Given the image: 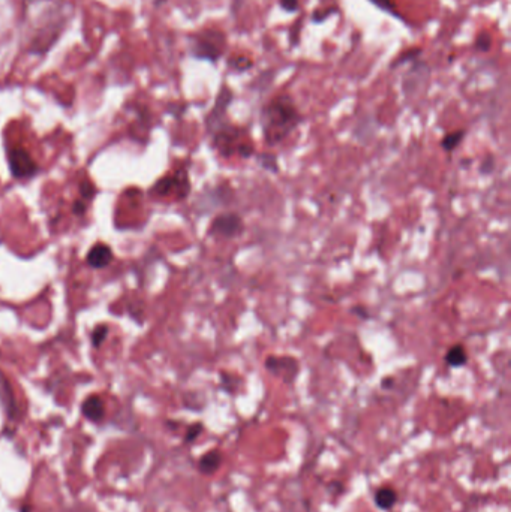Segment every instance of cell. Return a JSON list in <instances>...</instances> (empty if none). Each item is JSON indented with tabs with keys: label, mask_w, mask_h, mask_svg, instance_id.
<instances>
[{
	"label": "cell",
	"mask_w": 511,
	"mask_h": 512,
	"mask_svg": "<svg viewBox=\"0 0 511 512\" xmlns=\"http://www.w3.org/2000/svg\"><path fill=\"white\" fill-rule=\"evenodd\" d=\"M264 367L270 375L291 385L300 373V363L291 355H269L264 361Z\"/></svg>",
	"instance_id": "8992f818"
},
{
	"label": "cell",
	"mask_w": 511,
	"mask_h": 512,
	"mask_svg": "<svg viewBox=\"0 0 511 512\" xmlns=\"http://www.w3.org/2000/svg\"><path fill=\"white\" fill-rule=\"evenodd\" d=\"M495 167V159L494 156H489V158H486L485 161L482 162V165H480V173L482 174H492L494 173Z\"/></svg>",
	"instance_id": "484cf974"
},
{
	"label": "cell",
	"mask_w": 511,
	"mask_h": 512,
	"mask_svg": "<svg viewBox=\"0 0 511 512\" xmlns=\"http://www.w3.org/2000/svg\"><path fill=\"white\" fill-rule=\"evenodd\" d=\"M81 411L87 420L99 423L105 415L104 402L98 396H90L81 406Z\"/></svg>",
	"instance_id": "4fadbf2b"
},
{
	"label": "cell",
	"mask_w": 511,
	"mask_h": 512,
	"mask_svg": "<svg viewBox=\"0 0 511 512\" xmlns=\"http://www.w3.org/2000/svg\"><path fill=\"white\" fill-rule=\"evenodd\" d=\"M108 328L105 325H101V327H96L95 331L92 334V342L95 346H101L102 342H104L105 337H107Z\"/></svg>",
	"instance_id": "cb8c5ba5"
},
{
	"label": "cell",
	"mask_w": 511,
	"mask_h": 512,
	"mask_svg": "<svg viewBox=\"0 0 511 512\" xmlns=\"http://www.w3.org/2000/svg\"><path fill=\"white\" fill-rule=\"evenodd\" d=\"M351 312H353L354 315L359 316V318L363 319V321H366V319L371 318V316H369L368 310H366L365 307L362 306L354 307V309H351Z\"/></svg>",
	"instance_id": "f546056e"
},
{
	"label": "cell",
	"mask_w": 511,
	"mask_h": 512,
	"mask_svg": "<svg viewBox=\"0 0 511 512\" xmlns=\"http://www.w3.org/2000/svg\"><path fill=\"white\" fill-rule=\"evenodd\" d=\"M222 390L228 394H234L237 390V384H242V379L228 373H221Z\"/></svg>",
	"instance_id": "d6986e66"
},
{
	"label": "cell",
	"mask_w": 511,
	"mask_h": 512,
	"mask_svg": "<svg viewBox=\"0 0 511 512\" xmlns=\"http://www.w3.org/2000/svg\"><path fill=\"white\" fill-rule=\"evenodd\" d=\"M224 42L225 38L221 32L206 30V32L192 38V56L200 60L218 62L221 59L222 53H224Z\"/></svg>",
	"instance_id": "277c9868"
},
{
	"label": "cell",
	"mask_w": 511,
	"mask_h": 512,
	"mask_svg": "<svg viewBox=\"0 0 511 512\" xmlns=\"http://www.w3.org/2000/svg\"><path fill=\"white\" fill-rule=\"evenodd\" d=\"M203 424L195 423L194 426L189 427L188 432H186L185 442L186 444H192V442L197 441L198 436L203 433Z\"/></svg>",
	"instance_id": "ffe728a7"
},
{
	"label": "cell",
	"mask_w": 511,
	"mask_h": 512,
	"mask_svg": "<svg viewBox=\"0 0 511 512\" xmlns=\"http://www.w3.org/2000/svg\"><path fill=\"white\" fill-rule=\"evenodd\" d=\"M222 462H224V456H222L221 451H207V453L201 457L200 462H198V471L209 477V475L216 474V472L221 469Z\"/></svg>",
	"instance_id": "30bf717a"
},
{
	"label": "cell",
	"mask_w": 511,
	"mask_h": 512,
	"mask_svg": "<svg viewBox=\"0 0 511 512\" xmlns=\"http://www.w3.org/2000/svg\"><path fill=\"white\" fill-rule=\"evenodd\" d=\"M393 384H395V379L386 378L383 379V382H381V387H383L384 390H390V387H393Z\"/></svg>",
	"instance_id": "1f68e13d"
},
{
	"label": "cell",
	"mask_w": 511,
	"mask_h": 512,
	"mask_svg": "<svg viewBox=\"0 0 511 512\" xmlns=\"http://www.w3.org/2000/svg\"><path fill=\"white\" fill-rule=\"evenodd\" d=\"M468 360H470V357H468L467 348L461 343L453 345L444 357V361L450 369H462V367L467 366Z\"/></svg>",
	"instance_id": "9a60e30c"
},
{
	"label": "cell",
	"mask_w": 511,
	"mask_h": 512,
	"mask_svg": "<svg viewBox=\"0 0 511 512\" xmlns=\"http://www.w3.org/2000/svg\"><path fill=\"white\" fill-rule=\"evenodd\" d=\"M281 8L287 12H296L299 9V0H281Z\"/></svg>",
	"instance_id": "f1b7e54d"
},
{
	"label": "cell",
	"mask_w": 511,
	"mask_h": 512,
	"mask_svg": "<svg viewBox=\"0 0 511 512\" xmlns=\"http://www.w3.org/2000/svg\"><path fill=\"white\" fill-rule=\"evenodd\" d=\"M338 12V9H327V12H324V14H321L320 11L315 12L314 15H312V20L315 21V23H323L324 20H326L327 17H330V15L336 14Z\"/></svg>",
	"instance_id": "83f0119b"
},
{
	"label": "cell",
	"mask_w": 511,
	"mask_h": 512,
	"mask_svg": "<svg viewBox=\"0 0 511 512\" xmlns=\"http://www.w3.org/2000/svg\"><path fill=\"white\" fill-rule=\"evenodd\" d=\"M8 161L12 176L15 179H29V177L35 176L36 171H38L32 156L21 147L9 150Z\"/></svg>",
	"instance_id": "ba28073f"
},
{
	"label": "cell",
	"mask_w": 511,
	"mask_h": 512,
	"mask_svg": "<svg viewBox=\"0 0 511 512\" xmlns=\"http://www.w3.org/2000/svg\"><path fill=\"white\" fill-rule=\"evenodd\" d=\"M113 259V252L108 246L96 245L90 249L89 255H87V264L92 268H104L110 264Z\"/></svg>",
	"instance_id": "7c38bea8"
},
{
	"label": "cell",
	"mask_w": 511,
	"mask_h": 512,
	"mask_svg": "<svg viewBox=\"0 0 511 512\" xmlns=\"http://www.w3.org/2000/svg\"><path fill=\"white\" fill-rule=\"evenodd\" d=\"M369 2L374 3V5H377L378 8L384 9V11L389 12V14H392L393 17L401 18V15L396 14L395 8H393L392 3H387L386 0H369Z\"/></svg>",
	"instance_id": "4316f807"
},
{
	"label": "cell",
	"mask_w": 511,
	"mask_h": 512,
	"mask_svg": "<svg viewBox=\"0 0 511 512\" xmlns=\"http://www.w3.org/2000/svg\"><path fill=\"white\" fill-rule=\"evenodd\" d=\"M422 54V50L420 48H416V50L407 51V53L402 54L395 63H393L392 68H396V66L402 65V63L410 62V60H417V57Z\"/></svg>",
	"instance_id": "7402d4cb"
},
{
	"label": "cell",
	"mask_w": 511,
	"mask_h": 512,
	"mask_svg": "<svg viewBox=\"0 0 511 512\" xmlns=\"http://www.w3.org/2000/svg\"><path fill=\"white\" fill-rule=\"evenodd\" d=\"M233 99V92H231L227 86L222 87L218 98H216L215 107H213V110L210 111L209 116H207L206 125L209 134H212L216 129L221 128L222 125L227 123V111Z\"/></svg>",
	"instance_id": "9c48e42d"
},
{
	"label": "cell",
	"mask_w": 511,
	"mask_h": 512,
	"mask_svg": "<svg viewBox=\"0 0 511 512\" xmlns=\"http://www.w3.org/2000/svg\"><path fill=\"white\" fill-rule=\"evenodd\" d=\"M74 213L75 215H84V212H86V206H84L83 201H77V203L74 204Z\"/></svg>",
	"instance_id": "4dcf8cb0"
},
{
	"label": "cell",
	"mask_w": 511,
	"mask_h": 512,
	"mask_svg": "<svg viewBox=\"0 0 511 512\" xmlns=\"http://www.w3.org/2000/svg\"><path fill=\"white\" fill-rule=\"evenodd\" d=\"M257 162L263 170L269 171L272 174L279 173L278 156L272 152H263L257 155Z\"/></svg>",
	"instance_id": "ac0fdd59"
},
{
	"label": "cell",
	"mask_w": 511,
	"mask_h": 512,
	"mask_svg": "<svg viewBox=\"0 0 511 512\" xmlns=\"http://www.w3.org/2000/svg\"><path fill=\"white\" fill-rule=\"evenodd\" d=\"M491 47H492V36L489 35V33H482V35H480L476 41L477 50L483 51V53H486V51L491 50Z\"/></svg>",
	"instance_id": "44dd1931"
},
{
	"label": "cell",
	"mask_w": 511,
	"mask_h": 512,
	"mask_svg": "<svg viewBox=\"0 0 511 512\" xmlns=\"http://www.w3.org/2000/svg\"><path fill=\"white\" fill-rule=\"evenodd\" d=\"M300 123L302 116L291 96H278L261 110V131L269 147L279 146L282 141L287 140L299 128Z\"/></svg>",
	"instance_id": "7a4b0ae2"
},
{
	"label": "cell",
	"mask_w": 511,
	"mask_h": 512,
	"mask_svg": "<svg viewBox=\"0 0 511 512\" xmlns=\"http://www.w3.org/2000/svg\"><path fill=\"white\" fill-rule=\"evenodd\" d=\"M245 233V222L239 213L224 212L215 216L209 227V236L218 240L239 239Z\"/></svg>",
	"instance_id": "5b68a950"
},
{
	"label": "cell",
	"mask_w": 511,
	"mask_h": 512,
	"mask_svg": "<svg viewBox=\"0 0 511 512\" xmlns=\"http://www.w3.org/2000/svg\"><path fill=\"white\" fill-rule=\"evenodd\" d=\"M189 192H191V183L185 170L177 171L173 176L164 177L153 188V194H158L159 197H168L173 194L176 195L177 200H185Z\"/></svg>",
	"instance_id": "52a82bcc"
},
{
	"label": "cell",
	"mask_w": 511,
	"mask_h": 512,
	"mask_svg": "<svg viewBox=\"0 0 511 512\" xmlns=\"http://www.w3.org/2000/svg\"><path fill=\"white\" fill-rule=\"evenodd\" d=\"M429 78V68L425 65V63H416V65L411 68V71L408 72L407 77H405L404 89L405 93L413 92L414 87L419 86V84H425Z\"/></svg>",
	"instance_id": "8fae6325"
},
{
	"label": "cell",
	"mask_w": 511,
	"mask_h": 512,
	"mask_svg": "<svg viewBox=\"0 0 511 512\" xmlns=\"http://www.w3.org/2000/svg\"><path fill=\"white\" fill-rule=\"evenodd\" d=\"M398 493L390 487H381L374 493V504L378 510L392 511L398 504Z\"/></svg>",
	"instance_id": "5bb4252c"
},
{
	"label": "cell",
	"mask_w": 511,
	"mask_h": 512,
	"mask_svg": "<svg viewBox=\"0 0 511 512\" xmlns=\"http://www.w3.org/2000/svg\"><path fill=\"white\" fill-rule=\"evenodd\" d=\"M465 135H467V132L462 131V129L461 131L450 132V134H447L446 137L443 138V141H441V147H443L444 152H456L458 147L461 146L462 141L465 140Z\"/></svg>",
	"instance_id": "e0dca14e"
},
{
	"label": "cell",
	"mask_w": 511,
	"mask_h": 512,
	"mask_svg": "<svg viewBox=\"0 0 511 512\" xmlns=\"http://www.w3.org/2000/svg\"><path fill=\"white\" fill-rule=\"evenodd\" d=\"M80 192L81 197L84 198V200H92L93 197H95L96 189L93 188L92 183L90 182H83L80 186Z\"/></svg>",
	"instance_id": "d4e9b609"
},
{
	"label": "cell",
	"mask_w": 511,
	"mask_h": 512,
	"mask_svg": "<svg viewBox=\"0 0 511 512\" xmlns=\"http://www.w3.org/2000/svg\"><path fill=\"white\" fill-rule=\"evenodd\" d=\"M0 402H2L6 414L14 420L17 417V405H15V397L12 394L11 387H9L3 375L0 376Z\"/></svg>",
	"instance_id": "2e32d148"
},
{
	"label": "cell",
	"mask_w": 511,
	"mask_h": 512,
	"mask_svg": "<svg viewBox=\"0 0 511 512\" xmlns=\"http://www.w3.org/2000/svg\"><path fill=\"white\" fill-rule=\"evenodd\" d=\"M212 146L221 158L231 159L239 156L242 159H251L255 155V147L251 141L245 140V131L225 123L221 128L210 134Z\"/></svg>",
	"instance_id": "3957f363"
},
{
	"label": "cell",
	"mask_w": 511,
	"mask_h": 512,
	"mask_svg": "<svg viewBox=\"0 0 511 512\" xmlns=\"http://www.w3.org/2000/svg\"><path fill=\"white\" fill-rule=\"evenodd\" d=\"M71 17L72 6L65 0H26L21 38L27 53H47L65 32Z\"/></svg>",
	"instance_id": "6da1fadb"
},
{
	"label": "cell",
	"mask_w": 511,
	"mask_h": 512,
	"mask_svg": "<svg viewBox=\"0 0 511 512\" xmlns=\"http://www.w3.org/2000/svg\"><path fill=\"white\" fill-rule=\"evenodd\" d=\"M231 68L236 69V71H246V69L251 68L252 62L248 59V57H237V59L230 60Z\"/></svg>",
	"instance_id": "603a6c76"
}]
</instances>
